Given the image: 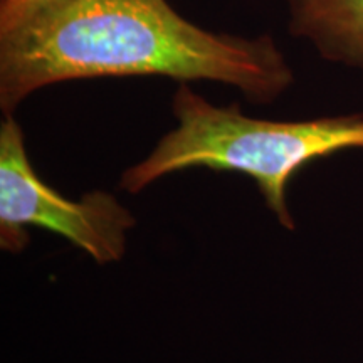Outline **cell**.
<instances>
[{
    "label": "cell",
    "mask_w": 363,
    "mask_h": 363,
    "mask_svg": "<svg viewBox=\"0 0 363 363\" xmlns=\"http://www.w3.org/2000/svg\"><path fill=\"white\" fill-rule=\"evenodd\" d=\"M126 76L214 81L256 104L276 101L294 83L271 35L211 33L167 0H76L0 35L4 116L48 86Z\"/></svg>",
    "instance_id": "obj_1"
},
{
    "label": "cell",
    "mask_w": 363,
    "mask_h": 363,
    "mask_svg": "<svg viewBox=\"0 0 363 363\" xmlns=\"http://www.w3.org/2000/svg\"><path fill=\"white\" fill-rule=\"evenodd\" d=\"M175 128L120 177V189L140 194L162 177L189 169L238 172L256 182L266 207L294 230L288 185L318 158L363 150V113L279 121L246 116L239 104L217 106L179 83L172 98Z\"/></svg>",
    "instance_id": "obj_2"
},
{
    "label": "cell",
    "mask_w": 363,
    "mask_h": 363,
    "mask_svg": "<svg viewBox=\"0 0 363 363\" xmlns=\"http://www.w3.org/2000/svg\"><path fill=\"white\" fill-rule=\"evenodd\" d=\"M135 216L106 190L78 201L48 185L29 160L22 126L13 115L0 125V247L19 254L29 244V227L48 229L84 251L98 264L125 256Z\"/></svg>",
    "instance_id": "obj_3"
},
{
    "label": "cell",
    "mask_w": 363,
    "mask_h": 363,
    "mask_svg": "<svg viewBox=\"0 0 363 363\" xmlns=\"http://www.w3.org/2000/svg\"><path fill=\"white\" fill-rule=\"evenodd\" d=\"M288 30L326 61L363 71V0H291Z\"/></svg>",
    "instance_id": "obj_4"
},
{
    "label": "cell",
    "mask_w": 363,
    "mask_h": 363,
    "mask_svg": "<svg viewBox=\"0 0 363 363\" xmlns=\"http://www.w3.org/2000/svg\"><path fill=\"white\" fill-rule=\"evenodd\" d=\"M72 2L76 0H0V35L19 30Z\"/></svg>",
    "instance_id": "obj_5"
},
{
    "label": "cell",
    "mask_w": 363,
    "mask_h": 363,
    "mask_svg": "<svg viewBox=\"0 0 363 363\" xmlns=\"http://www.w3.org/2000/svg\"><path fill=\"white\" fill-rule=\"evenodd\" d=\"M288 2H291V0H288Z\"/></svg>",
    "instance_id": "obj_6"
}]
</instances>
